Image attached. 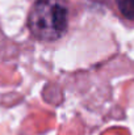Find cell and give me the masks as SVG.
Returning a JSON list of instances; mask_svg holds the SVG:
<instances>
[{
  "instance_id": "cell-2",
  "label": "cell",
  "mask_w": 134,
  "mask_h": 135,
  "mask_svg": "<svg viewBox=\"0 0 134 135\" xmlns=\"http://www.w3.org/2000/svg\"><path fill=\"white\" fill-rule=\"evenodd\" d=\"M117 5L122 16L134 20V0H117Z\"/></svg>"
},
{
  "instance_id": "cell-1",
  "label": "cell",
  "mask_w": 134,
  "mask_h": 135,
  "mask_svg": "<svg viewBox=\"0 0 134 135\" xmlns=\"http://www.w3.org/2000/svg\"><path fill=\"white\" fill-rule=\"evenodd\" d=\"M68 25V5L64 0H37L30 9L28 26L41 41L59 40Z\"/></svg>"
}]
</instances>
